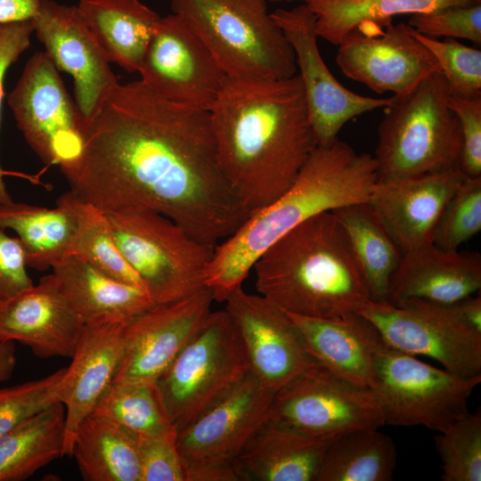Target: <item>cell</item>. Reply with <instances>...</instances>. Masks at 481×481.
<instances>
[{
	"mask_svg": "<svg viewBox=\"0 0 481 481\" xmlns=\"http://www.w3.org/2000/svg\"><path fill=\"white\" fill-rule=\"evenodd\" d=\"M80 200L110 214L142 207L216 247L249 216L218 163L209 111L118 84L85 126L80 157L60 168Z\"/></svg>",
	"mask_w": 481,
	"mask_h": 481,
	"instance_id": "1",
	"label": "cell"
},
{
	"mask_svg": "<svg viewBox=\"0 0 481 481\" xmlns=\"http://www.w3.org/2000/svg\"><path fill=\"white\" fill-rule=\"evenodd\" d=\"M209 114L219 166L249 216L291 185L318 146L298 74L227 78Z\"/></svg>",
	"mask_w": 481,
	"mask_h": 481,
	"instance_id": "2",
	"label": "cell"
},
{
	"mask_svg": "<svg viewBox=\"0 0 481 481\" xmlns=\"http://www.w3.org/2000/svg\"><path fill=\"white\" fill-rule=\"evenodd\" d=\"M377 181L373 155L358 153L338 139L318 145L280 197L216 246L206 277L215 300L224 302L241 286L257 259L279 238L321 213L367 202Z\"/></svg>",
	"mask_w": 481,
	"mask_h": 481,
	"instance_id": "3",
	"label": "cell"
},
{
	"mask_svg": "<svg viewBox=\"0 0 481 481\" xmlns=\"http://www.w3.org/2000/svg\"><path fill=\"white\" fill-rule=\"evenodd\" d=\"M251 271L259 295L294 314L340 317L358 314L371 299L346 235L331 211L279 238Z\"/></svg>",
	"mask_w": 481,
	"mask_h": 481,
	"instance_id": "4",
	"label": "cell"
},
{
	"mask_svg": "<svg viewBox=\"0 0 481 481\" xmlns=\"http://www.w3.org/2000/svg\"><path fill=\"white\" fill-rule=\"evenodd\" d=\"M449 85L441 71L384 108L374 152L378 181L388 182L460 167L462 137L448 105Z\"/></svg>",
	"mask_w": 481,
	"mask_h": 481,
	"instance_id": "5",
	"label": "cell"
},
{
	"mask_svg": "<svg viewBox=\"0 0 481 481\" xmlns=\"http://www.w3.org/2000/svg\"><path fill=\"white\" fill-rule=\"evenodd\" d=\"M265 0H169L230 79L273 80L297 74L293 49Z\"/></svg>",
	"mask_w": 481,
	"mask_h": 481,
	"instance_id": "6",
	"label": "cell"
},
{
	"mask_svg": "<svg viewBox=\"0 0 481 481\" xmlns=\"http://www.w3.org/2000/svg\"><path fill=\"white\" fill-rule=\"evenodd\" d=\"M115 241L154 305L207 289L216 247L201 243L168 217L133 207L106 214Z\"/></svg>",
	"mask_w": 481,
	"mask_h": 481,
	"instance_id": "7",
	"label": "cell"
},
{
	"mask_svg": "<svg viewBox=\"0 0 481 481\" xmlns=\"http://www.w3.org/2000/svg\"><path fill=\"white\" fill-rule=\"evenodd\" d=\"M250 371L235 322L225 309L211 311L155 384L167 415L179 432Z\"/></svg>",
	"mask_w": 481,
	"mask_h": 481,
	"instance_id": "8",
	"label": "cell"
},
{
	"mask_svg": "<svg viewBox=\"0 0 481 481\" xmlns=\"http://www.w3.org/2000/svg\"><path fill=\"white\" fill-rule=\"evenodd\" d=\"M374 383L371 388L385 424L422 426L442 432L469 412L468 399L481 374L462 377L438 369L396 350L381 338L373 353Z\"/></svg>",
	"mask_w": 481,
	"mask_h": 481,
	"instance_id": "9",
	"label": "cell"
},
{
	"mask_svg": "<svg viewBox=\"0 0 481 481\" xmlns=\"http://www.w3.org/2000/svg\"><path fill=\"white\" fill-rule=\"evenodd\" d=\"M358 314L396 350L432 358L462 377L481 374V333L466 325L450 304L409 298L393 305L370 299Z\"/></svg>",
	"mask_w": 481,
	"mask_h": 481,
	"instance_id": "10",
	"label": "cell"
},
{
	"mask_svg": "<svg viewBox=\"0 0 481 481\" xmlns=\"http://www.w3.org/2000/svg\"><path fill=\"white\" fill-rule=\"evenodd\" d=\"M8 104L18 128L43 162L62 168L80 157L85 123L45 52L28 60Z\"/></svg>",
	"mask_w": 481,
	"mask_h": 481,
	"instance_id": "11",
	"label": "cell"
},
{
	"mask_svg": "<svg viewBox=\"0 0 481 481\" xmlns=\"http://www.w3.org/2000/svg\"><path fill=\"white\" fill-rule=\"evenodd\" d=\"M269 419L322 437L386 425L371 388L340 378L318 363L275 393Z\"/></svg>",
	"mask_w": 481,
	"mask_h": 481,
	"instance_id": "12",
	"label": "cell"
},
{
	"mask_svg": "<svg viewBox=\"0 0 481 481\" xmlns=\"http://www.w3.org/2000/svg\"><path fill=\"white\" fill-rule=\"evenodd\" d=\"M337 46L336 62L344 75L379 94L405 96L441 71L431 52L404 22L362 24Z\"/></svg>",
	"mask_w": 481,
	"mask_h": 481,
	"instance_id": "13",
	"label": "cell"
},
{
	"mask_svg": "<svg viewBox=\"0 0 481 481\" xmlns=\"http://www.w3.org/2000/svg\"><path fill=\"white\" fill-rule=\"evenodd\" d=\"M271 15L293 49L318 145H330L349 120L393 102V96L362 95L339 83L320 53L315 16L305 3L276 9Z\"/></svg>",
	"mask_w": 481,
	"mask_h": 481,
	"instance_id": "14",
	"label": "cell"
},
{
	"mask_svg": "<svg viewBox=\"0 0 481 481\" xmlns=\"http://www.w3.org/2000/svg\"><path fill=\"white\" fill-rule=\"evenodd\" d=\"M164 98L209 111L227 77L212 54L175 14L160 17L138 71Z\"/></svg>",
	"mask_w": 481,
	"mask_h": 481,
	"instance_id": "15",
	"label": "cell"
},
{
	"mask_svg": "<svg viewBox=\"0 0 481 481\" xmlns=\"http://www.w3.org/2000/svg\"><path fill=\"white\" fill-rule=\"evenodd\" d=\"M31 21L53 64L72 77L75 103L86 126L119 84L110 61L77 5L41 0Z\"/></svg>",
	"mask_w": 481,
	"mask_h": 481,
	"instance_id": "16",
	"label": "cell"
},
{
	"mask_svg": "<svg viewBox=\"0 0 481 481\" xmlns=\"http://www.w3.org/2000/svg\"><path fill=\"white\" fill-rule=\"evenodd\" d=\"M214 300L207 288L180 300L153 305L128 320L122 359L112 381L156 382L202 326Z\"/></svg>",
	"mask_w": 481,
	"mask_h": 481,
	"instance_id": "17",
	"label": "cell"
},
{
	"mask_svg": "<svg viewBox=\"0 0 481 481\" xmlns=\"http://www.w3.org/2000/svg\"><path fill=\"white\" fill-rule=\"evenodd\" d=\"M224 302L240 334L251 371L274 393L317 363L289 315L261 295L240 286Z\"/></svg>",
	"mask_w": 481,
	"mask_h": 481,
	"instance_id": "18",
	"label": "cell"
},
{
	"mask_svg": "<svg viewBox=\"0 0 481 481\" xmlns=\"http://www.w3.org/2000/svg\"><path fill=\"white\" fill-rule=\"evenodd\" d=\"M275 393L250 371L228 393L178 432L185 464L203 460H236L269 419Z\"/></svg>",
	"mask_w": 481,
	"mask_h": 481,
	"instance_id": "19",
	"label": "cell"
},
{
	"mask_svg": "<svg viewBox=\"0 0 481 481\" xmlns=\"http://www.w3.org/2000/svg\"><path fill=\"white\" fill-rule=\"evenodd\" d=\"M84 327L53 273L0 301V338L26 345L41 358H71Z\"/></svg>",
	"mask_w": 481,
	"mask_h": 481,
	"instance_id": "20",
	"label": "cell"
},
{
	"mask_svg": "<svg viewBox=\"0 0 481 481\" xmlns=\"http://www.w3.org/2000/svg\"><path fill=\"white\" fill-rule=\"evenodd\" d=\"M467 178L460 167L397 181H377L367 201L402 254L432 243L442 212Z\"/></svg>",
	"mask_w": 481,
	"mask_h": 481,
	"instance_id": "21",
	"label": "cell"
},
{
	"mask_svg": "<svg viewBox=\"0 0 481 481\" xmlns=\"http://www.w3.org/2000/svg\"><path fill=\"white\" fill-rule=\"evenodd\" d=\"M127 321L85 323L71 363L61 382L60 402L65 407L64 455L69 456L75 434L110 385L119 367Z\"/></svg>",
	"mask_w": 481,
	"mask_h": 481,
	"instance_id": "22",
	"label": "cell"
},
{
	"mask_svg": "<svg viewBox=\"0 0 481 481\" xmlns=\"http://www.w3.org/2000/svg\"><path fill=\"white\" fill-rule=\"evenodd\" d=\"M481 288V256L449 251L433 243L403 253L388 289L387 302L409 298L451 304Z\"/></svg>",
	"mask_w": 481,
	"mask_h": 481,
	"instance_id": "23",
	"label": "cell"
},
{
	"mask_svg": "<svg viewBox=\"0 0 481 481\" xmlns=\"http://www.w3.org/2000/svg\"><path fill=\"white\" fill-rule=\"evenodd\" d=\"M285 313L318 363L354 384L372 387L373 353L380 337L368 320L359 314L319 318Z\"/></svg>",
	"mask_w": 481,
	"mask_h": 481,
	"instance_id": "24",
	"label": "cell"
},
{
	"mask_svg": "<svg viewBox=\"0 0 481 481\" xmlns=\"http://www.w3.org/2000/svg\"><path fill=\"white\" fill-rule=\"evenodd\" d=\"M336 437L315 436L268 419L237 456L244 480L316 481Z\"/></svg>",
	"mask_w": 481,
	"mask_h": 481,
	"instance_id": "25",
	"label": "cell"
},
{
	"mask_svg": "<svg viewBox=\"0 0 481 481\" xmlns=\"http://www.w3.org/2000/svg\"><path fill=\"white\" fill-rule=\"evenodd\" d=\"M83 201L71 191L61 195L53 208L14 202L0 203V228L18 234L27 265L44 271L72 255Z\"/></svg>",
	"mask_w": 481,
	"mask_h": 481,
	"instance_id": "26",
	"label": "cell"
},
{
	"mask_svg": "<svg viewBox=\"0 0 481 481\" xmlns=\"http://www.w3.org/2000/svg\"><path fill=\"white\" fill-rule=\"evenodd\" d=\"M52 269L85 323L128 321L154 305L144 289L115 280L75 255Z\"/></svg>",
	"mask_w": 481,
	"mask_h": 481,
	"instance_id": "27",
	"label": "cell"
},
{
	"mask_svg": "<svg viewBox=\"0 0 481 481\" xmlns=\"http://www.w3.org/2000/svg\"><path fill=\"white\" fill-rule=\"evenodd\" d=\"M77 6L109 61L138 72L160 16L139 0H79Z\"/></svg>",
	"mask_w": 481,
	"mask_h": 481,
	"instance_id": "28",
	"label": "cell"
},
{
	"mask_svg": "<svg viewBox=\"0 0 481 481\" xmlns=\"http://www.w3.org/2000/svg\"><path fill=\"white\" fill-rule=\"evenodd\" d=\"M71 456L86 481H140L137 436L106 418L89 414L81 421Z\"/></svg>",
	"mask_w": 481,
	"mask_h": 481,
	"instance_id": "29",
	"label": "cell"
},
{
	"mask_svg": "<svg viewBox=\"0 0 481 481\" xmlns=\"http://www.w3.org/2000/svg\"><path fill=\"white\" fill-rule=\"evenodd\" d=\"M342 226L364 277L371 300H387L391 278L402 252L368 202L331 211Z\"/></svg>",
	"mask_w": 481,
	"mask_h": 481,
	"instance_id": "30",
	"label": "cell"
},
{
	"mask_svg": "<svg viewBox=\"0 0 481 481\" xmlns=\"http://www.w3.org/2000/svg\"><path fill=\"white\" fill-rule=\"evenodd\" d=\"M65 407L56 402L0 436V481H20L64 456Z\"/></svg>",
	"mask_w": 481,
	"mask_h": 481,
	"instance_id": "31",
	"label": "cell"
},
{
	"mask_svg": "<svg viewBox=\"0 0 481 481\" xmlns=\"http://www.w3.org/2000/svg\"><path fill=\"white\" fill-rule=\"evenodd\" d=\"M396 465L393 440L379 428H361L335 438L316 481H388Z\"/></svg>",
	"mask_w": 481,
	"mask_h": 481,
	"instance_id": "32",
	"label": "cell"
},
{
	"mask_svg": "<svg viewBox=\"0 0 481 481\" xmlns=\"http://www.w3.org/2000/svg\"><path fill=\"white\" fill-rule=\"evenodd\" d=\"M315 16L318 37L338 45L362 24L384 25L402 14L433 12L455 5L481 4V0H302Z\"/></svg>",
	"mask_w": 481,
	"mask_h": 481,
	"instance_id": "33",
	"label": "cell"
},
{
	"mask_svg": "<svg viewBox=\"0 0 481 481\" xmlns=\"http://www.w3.org/2000/svg\"><path fill=\"white\" fill-rule=\"evenodd\" d=\"M91 414L110 420L137 437L161 432L173 425L155 382L112 381Z\"/></svg>",
	"mask_w": 481,
	"mask_h": 481,
	"instance_id": "34",
	"label": "cell"
},
{
	"mask_svg": "<svg viewBox=\"0 0 481 481\" xmlns=\"http://www.w3.org/2000/svg\"><path fill=\"white\" fill-rule=\"evenodd\" d=\"M72 255L115 280L145 289L141 278L118 247L106 214L84 201Z\"/></svg>",
	"mask_w": 481,
	"mask_h": 481,
	"instance_id": "35",
	"label": "cell"
},
{
	"mask_svg": "<svg viewBox=\"0 0 481 481\" xmlns=\"http://www.w3.org/2000/svg\"><path fill=\"white\" fill-rule=\"evenodd\" d=\"M443 481L481 480V411L468 412L435 436Z\"/></svg>",
	"mask_w": 481,
	"mask_h": 481,
	"instance_id": "36",
	"label": "cell"
},
{
	"mask_svg": "<svg viewBox=\"0 0 481 481\" xmlns=\"http://www.w3.org/2000/svg\"><path fill=\"white\" fill-rule=\"evenodd\" d=\"M481 229V176L467 178L445 205L432 243L454 251Z\"/></svg>",
	"mask_w": 481,
	"mask_h": 481,
	"instance_id": "37",
	"label": "cell"
},
{
	"mask_svg": "<svg viewBox=\"0 0 481 481\" xmlns=\"http://www.w3.org/2000/svg\"><path fill=\"white\" fill-rule=\"evenodd\" d=\"M412 33L434 55L451 93L462 96L481 94V51L454 38L440 40Z\"/></svg>",
	"mask_w": 481,
	"mask_h": 481,
	"instance_id": "38",
	"label": "cell"
},
{
	"mask_svg": "<svg viewBox=\"0 0 481 481\" xmlns=\"http://www.w3.org/2000/svg\"><path fill=\"white\" fill-rule=\"evenodd\" d=\"M65 370L61 368L42 379L0 387V436L60 402Z\"/></svg>",
	"mask_w": 481,
	"mask_h": 481,
	"instance_id": "39",
	"label": "cell"
},
{
	"mask_svg": "<svg viewBox=\"0 0 481 481\" xmlns=\"http://www.w3.org/2000/svg\"><path fill=\"white\" fill-rule=\"evenodd\" d=\"M177 436L172 425L161 432L137 437L140 481H186Z\"/></svg>",
	"mask_w": 481,
	"mask_h": 481,
	"instance_id": "40",
	"label": "cell"
},
{
	"mask_svg": "<svg viewBox=\"0 0 481 481\" xmlns=\"http://www.w3.org/2000/svg\"><path fill=\"white\" fill-rule=\"evenodd\" d=\"M409 26L430 37L462 38L481 44V4L455 5L411 15Z\"/></svg>",
	"mask_w": 481,
	"mask_h": 481,
	"instance_id": "41",
	"label": "cell"
},
{
	"mask_svg": "<svg viewBox=\"0 0 481 481\" xmlns=\"http://www.w3.org/2000/svg\"><path fill=\"white\" fill-rule=\"evenodd\" d=\"M448 105L461 126L460 168L467 176H481V94L462 96L451 93Z\"/></svg>",
	"mask_w": 481,
	"mask_h": 481,
	"instance_id": "42",
	"label": "cell"
},
{
	"mask_svg": "<svg viewBox=\"0 0 481 481\" xmlns=\"http://www.w3.org/2000/svg\"><path fill=\"white\" fill-rule=\"evenodd\" d=\"M32 33H34V28L31 20L0 23V121L6 71L29 48ZM12 200L0 165V203H8Z\"/></svg>",
	"mask_w": 481,
	"mask_h": 481,
	"instance_id": "43",
	"label": "cell"
},
{
	"mask_svg": "<svg viewBox=\"0 0 481 481\" xmlns=\"http://www.w3.org/2000/svg\"><path fill=\"white\" fill-rule=\"evenodd\" d=\"M26 257L19 238L0 228V301L34 285L27 272Z\"/></svg>",
	"mask_w": 481,
	"mask_h": 481,
	"instance_id": "44",
	"label": "cell"
},
{
	"mask_svg": "<svg viewBox=\"0 0 481 481\" xmlns=\"http://www.w3.org/2000/svg\"><path fill=\"white\" fill-rule=\"evenodd\" d=\"M186 481H243L236 460H203L185 464Z\"/></svg>",
	"mask_w": 481,
	"mask_h": 481,
	"instance_id": "45",
	"label": "cell"
},
{
	"mask_svg": "<svg viewBox=\"0 0 481 481\" xmlns=\"http://www.w3.org/2000/svg\"><path fill=\"white\" fill-rule=\"evenodd\" d=\"M41 0H0V23L31 20Z\"/></svg>",
	"mask_w": 481,
	"mask_h": 481,
	"instance_id": "46",
	"label": "cell"
},
{
	"mask_svg": "<svg viewBox=\"0 0 481 481\" xmlns=\"http://www.w3.org/2000/svg\"><path fill=\"white\" fill-rule=\"evenodd\" d=\"M456 315L469 328L481 333V297L469 296L450 304Z\"/></svg>",
	"mask_w": 481,
	"mask_h": 481,
	"instance_id": "47",
	"label": "cell"
},
{
	"mask_svg": "<svg viewBox=\"0 0 481 481\" xmlns=\"http://www.w3.org/2000/svg\"><path fill=\"white\" fill-rule=\"evenodd\" d=\"M15 366L16 355L14 342L0 338V384L11 378Z\"/></svg>",
	"mask_w": 481,
	"mask_h": 481,
	"instance_id": "48",
	"label": "cell"
},
{
	"mask_svg": "<svg viewBox=\"0 0 481 481\" xmlns=\"http://www.w3.org/2000/svg\"><path fill=\"white\" fill-rule=\"evenodd\" d=\"M265 1H273V2H277V1H296V0H265ZM302 1V0H300Z\"/></svg>",
	"mask_w": 481,
	"mask_h": 481,
	"instance_id": "49",
	"label": "cell"
}]
</instances>
